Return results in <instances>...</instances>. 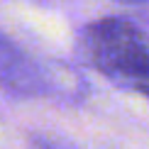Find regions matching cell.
Returning a JSON list of instances; mask_svg holds the SVG:
<instances>
[{"label":"cell","instance_id":"obj_2","mask_svg":"<svg viewBox=\"0 0 149 149\" xmlns=\"http://www.w3.org/2000/svg\"><path fill=\"white\" fill-rule=\"evenodd\" d=\"M0 88L15 98H52V61L37 64L0 37Z\"/></svg>","mask_w":149,"mask_h":149},{"label":"cell","instance_id":"obj_1","mask_svg":"<svg viewBox=\"0 0 149 149\" xmlns=\"http://www.w3.org/2000/svg\"><path fill=\"white\" fill-rule=\"evenodd\" d=\"M76 52L86 66L125 91L142 93L149 81V39L130 20L103 17L86 24Z\"/></svg>","mask_w":149,"mask_h":149},{"label":"cell","instance_id":"obj_5","mask_svg":"<svg viewBox=\"0 0 149 149\" xmlns=\"http://www.w3.org/2000/svg\"><path fill=\"white\" fill-rule=\"evenodd\" d=\"M130 3H137V0H130Z\"/></svg>","mask_w":149,"mask_h":149},{"label":"cell","instance_id":"obj_3","mask_svg":"<svg viewBox=\"0 0 149 149\" xmlns=\"http://www.w3.org/2000/svg\"><path fill=\"white\" fill-rule=\"evenodd\" d=\"M29 149H76L69 142H61L56 137H47V134H32L29 137Z\"/></svg>","mask_w":149,"mask_h":149},{"label":"cell","instance_id":"obj_4","mask_svg":"<svg viewBox=\"0 0 149 149\" xmlns=\"http://www.w3.org/2000/svg\"><path fill=\"white\" fill-rule=\"evenodd\" d=\"M139 95H144L147 100H149V81H147V86H144V88H142V93H139Z\"/></svg>","mask_w":149,"mask_h":149}]
</instances>
